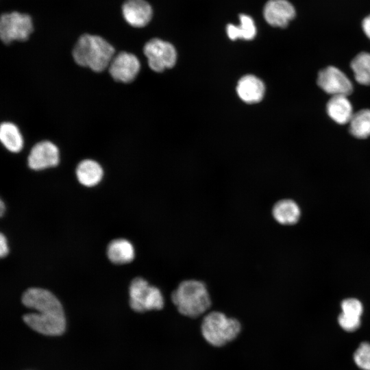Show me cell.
I'll return each instance as SVG.
<instances>
[{"label":"cell","instance_id":"1","mask_svg":"<svg viewBox=\"0 0 370 370\" xmlns=\"http://www.w3.org/2000/svg\"><path fill=\"white\" fill-rule=\"evenodd\" d=\"M26 307L37 312L23 315L24 322L36 332L49 336L62 334L65 329V317L62 306L50 291L40 288H30L22 296Z\"/></svg>","mask_w":370,"mask_h":370},{"label":"cell","instance_id":"2","mask_svg":"<svg viewBox=\"0 0 370 370\" xmlns=\"http://www.w3.org/2000/svg\"><path fill=\"white\" fill-rule=\"evenodd\" d=\"M114 53L112 45L104 38L86 34L78 39L73 49V57L77 64L101 72L109 66Z\"/></svg>","mask_w":370,"mask_h":370},{"label":"cell","instance_id":"3","mask_svg":"<svg viewBox=\"0 0 370 370\" xmlns=\"http://www.w3.org/2000/svg\"><path fill=\"white\" fill-rule=\"evenodd\" d=\"M171 297L182 314L192 318L202 314L211 305L206 284L194 279L181 282L172 292Z\"/></svg>","mask_w":370,"mask_h":370},{"label":"cell","instance_id":"4","mask_svg":"<svg viewBox=\"0 0 370 370\" xmlns=\"http://www.w3.org/2000/svg\"><path fill=\"white\" fill-rule=\"evenodd\" d=\"M241 331L238 320L228 318L221 312L208 313L203 319L201 333L210 344L219 347L234 340Z\"/></svg>","mask_w":370,"mask_h":370},{"label":"cell","instance_id":"5","mask_svg":"<svg viewBox=\"0 0 370 370\" xmlns=\"http://www.w3.org/2000/svg\"><path fill=\"white\" fill-rule=\"evenodd\" d=\"M130 305L136 312L160 310L164 306V297L160 290L151 286L144 278L137 277L129 288Z\"/></svg>","mask_w":370,"mask_h":370},{"label":"cell","instance_id":"6","mask_svg":"<svg viewBox=\"0 0 370 370\" xmlns=\"http://www.w3.org/2000/svg\"><path fill=\"white\" fill-rule=\"evenodd\" d=\"M32 31L33 24L28 14L12 12L1 16L0 36L5 44L14 40L25 41Z\"/></svg>","mask_w":370,"mask_h":370},{"label":"cell","instance_id":"7","mask_svg":"<svg viewBox=\"0 0 370 370\" xmlns=\"http://www.w3.org/2000/svg\"><path fill=\"white\" fill-rule=\"evenodd\" d=\"M149 67L156 72H162L173 67L176 62L177 53L169 42L159 38L148 41L143 49Z\"/></svg>","mask_w":370,"mask_h":370},{"label":"cell","instance_id":"8","mask_svg":"<svg viewBox=\"0 0 370 370\" xmlns=\"http://www.w3.org/2000/svg\"><path fill=\"white\" fill-rule=\"evenodd\" d=\"M317 84L323 91L332 96H347L353 91V85L349 77L333 66H329L319 71Z\"/></svg>","mask_w":370,"mask_h":370},{"label":"cell","instance_id":"9","mask_svg":"<svg viewBox=\"0 0 370 370\" xmlns=\"http://www.w3.org/2000/svg\"><path fill=\"white\" fill-rule=\"evenodd\" d=\"M108 67L114 80L129 83L137 76L140 64L136 56L123 51L114 56Z\"/></svg>","mask_w":370,"mask_h":370},{"label":"cell","instance_id":"10","mask_svg":"<svg viewBox=\"0 0 370 370\" xmlns=\"http://www.w3.org/2000/svg\"><path fill=\"white\" fill-rule=\"evenodd\" d=\"M60 153L57 146L49 140L36 143L28 156V165L36 171L56 166L59 163Z\"/></svg>","mask_w":370,"mask_h":370},{"label":"cell","instance_id":"11","mask_svg":"<svg viewBox=\"0 0 370 370\" xmlns=\"http://www.w3.org/2000/svg\"><path fill=\"white\" fill-rule=\"evenodd\" d=\"M295 14L294 6L288 0H269L263 10L266 21L273 27H286Z\"/></svg>","mask_w":370,"mask_h":370},{"label":"cell","instance_id":"12","mask_svg":"<svg viewBox=\"0 0 370 370\" xmlns=\"http://www.w3.org/2000/svg\"><path fill=\"white\" fill-rule=\"evenodd\" d=\"M122 12L125 20L135 27L145 26L152 17L151 7L145 0H126Z\"/></svg>","mask_w":370,"mask_h":370},{"label":"cell","instance_id":"13","mask_svg":"<svg viewBox=\"0 0 370 370\" xmlns=\"http://www.w3.org/2000/svg\"><path fill=\"white\" fill-rule=\"evenodd\" d=\"M342 312L338 317V322L343 330L348 332L357 330L361 325L363 306L360 301L356 298L344 299L341 304Z\"/></svg>","mask_w":370,"mask_h":370},{"label":"cell","instance_id":"14","mask_svg":"<svg viewBox=\"0 0 370 370\" xmlns=\"http://www.w3.org/2000/svg\"><path fill=\"white\" fill-rule=\"evenodd\" d=\"M239 97L247 103H254L260 101L264 95V83L257 77L247 75L238 82L236 88Z\"/></svg>","mask_w":370,"mask_h":370},{"label":"cell","instance_id":"15","mask_svg":"<svg viewBox=\"0 0 370 370\" xmlns=\"http://www.w3.org/2000/svg\"><path fill=\"white\" fill-rule=\"evenodd\" d=\"M326 111L334 121L341 125L349 123L354 114L352 105L345 95L332 96L327 103Z\"/></svg>","mask_w":370,"mask_h":370},{"label":"cell","instance_id":"16","mask_svg":"<svg viewBox=\"0 0 370 370\" xmlns=\"http://www.w3.org/2000/svg\"><path fill=\"white\" fill-rule=\"evenodd\" d=\"M275 220L282 225H290L296 223L299 219L300 208L292 199H282L277 201L272 209Z\"/></svg>","mask_w":370,"mask_h":370},{"label":"cell","instance_id":"17","mask_svg":"<svg viewBox=\"0 0 370 370\" xmlns=\"http://www.w3.org/2000/svg\"><path fill=\"white\" fill-rule=\"evenodd\" d=\"M103 173L101 165L92 160L81 161L76 169L78 181L88 187L97 184L102 179Z\"/></svg>","mask_w":370,"mask_h":370},{"label":"cell","instance_id":"18","mask_svg":"<svg viewBox=\"0 0 370 370\" xmlns=\"http://www.w3.org/2000/svg\"><path fill=\"white\" fill-rule=\"evenodd\" d=\"M107 256L114 264L131 262L134 257L132 245L126 239L119 238L111 241L107 248Z\"/></svg>","mask_w":370,"mask_h":370},{"label":"cell","instance_id":"19","mask_svg":"<svg viewBox=\"0 0 370 370\" xmlns=\"http://www.w3.org/2000/svg\"><path fill=\"white\" fill-rule=\"evenodd\" d=\"M0 140L10 151L19 152L23 147V136L18 127L12 123L4 122L0 127Z\"/></svg>","mask_w":370,"mask_h":370},{"label":"cell","instance_id":"20","mask_svg":"<svg viewBox=\"0 0 370 370\" xmlns=\"http://www.w3.org/2000/svg\"><path fill=\"white\" fill-rule=\"evenodd\" d=\"M239 25L228 24L226 32L231 40L242 38L244 40L253 39L256 34V29L251 17L246 14H240Z\"/></svg>","mask_w":370,"mask_h":370},{"label":"cell","instance_id":"21","mask_svg":"<svg viewBox=\"0 0 370 370\" xmlns=\"http://www.w3.org/2000/svg\"><path fill=\"white\" fill-rule=\"evenodd\" d=\"M349 132L354 137L364 139L370 136V110L362 109L354 113L349 123Z\"/></svg>","mask_w":370,"mask_h":370},{"label":"cell","instance_id":"22","mask_svg":"<svg viewBox=\"0 0 370 370\" xmlns=\"http://www.w3.org/2000/svg\"><path fill=\"white\" fill-rule=\"evenodd\" d=\"M355 79L362 85H370V53L361 52L351 62Z\"/></svg>","mask_w":370,"mask_h":370},{"label":"cell","instance_id":"23","mask_svg":"<svg viewBox=\"0 0 370 370\" xmlns=\"http://www.w3.org/2000/svg\"><path fill=\"white\" fill-rule=\"evenodd\" d=\"M353 358L361 370H370V343H361L354 352Z\"/></svg>","mask_w":370,"mask_h":370},{"label":"cell","instance_id":"24","mask_svg":"<svg viewBox=\"0 0 370 370\" xmlns=\"http://www.w3.org/2000/svg\"><path fill=\"white\" fill-rule=\"evenodd\" d=\"M8 253V247L7 245V241L5 237L3 236L2 233H1L0 236V256L1 258L5 257L7 256Z\"/></svg>","mask_w":370,"mask_h":370},{"label":"cell","instance_id":"25","mask_svg":"<svg viewBox=\"0 0 370 370\" xmlns=\"http://www.w3.org/2000/svg\"><path fill=\"white\" fill-rule=\"evenodd\" d=\"M362 28L365 35L370 39V14L363 19Z\"/></svg>","mask_w":370,"mask_h":370},{"label":"cell","instance_id":"26","mask_svg":"<svg viewBox=\"0 0 370 370\" xmlns=\"http://www.w3.org/2000/svg\"><path fill=\"white\" fill-rule=\"evenodd\" d=\"M4 210H5L4 204H3V201H2V199H1V201H0V214H1V216L3 215Z\"/></svg>","mask_w":370,"mask_h":370}]
</instances>
